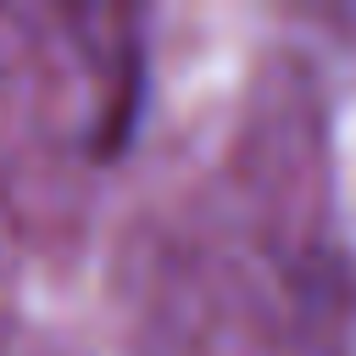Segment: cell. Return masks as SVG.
I'll return each instance as SVG.
<instances>
[]
</instances>
